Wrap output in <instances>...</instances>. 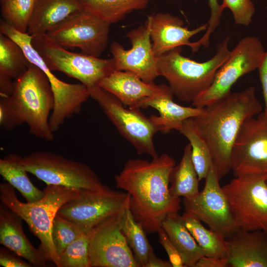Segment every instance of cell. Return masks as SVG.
Returning a JSON list of instances; mask_svg holds the SVG:
<instances>
[{
	"label": "cell",
	"mask_w": 267,
	"mask_h": 267,
	"mask_svg": "<svg viewBox=\"0 0 267 267\" xmlns=\"http://www.w3.org/2000/svg\"><path fill=\"white\" fill-rule=\"evenodd\" d=\"M176 162L167 153L150 161L130 159L115 176L116 187L130 195L129 208L146 233H157L162 221L181 209L180 197L169 189L170 175Z\"/></svg>",
	"instance_id": "obj_1"
},
{
	"label": "cell",
	"mask_w": 267,
	"mask_h": 267,
	"mask_svg": "<svg viewBox=\"0 0 267 267\" xmlns=\"http://www.w3.org/2000/svg\"><path fill=\"white\" fill-rule=\"evenodd\" d=\"M262 110L255 88L250 87L206 106L192 118L210 149L220 180L231 171L232 149L242 125Z\"/></svg>",
	"instance_id": "obj_2"
},
{
	"label": "cell",
	"mask_w": 267,
	"mask_h": 267,
	"mask_svg": "<svg viewBox=\"0 0 267 267\" xmlns=\"http://www.w3.org/2000/svg\"><path fill=\"white\" fill-rule=\"evenodd\" d=\"M54 104L52 89L45 73L31 63L15 80L12 94L0 98V125L7 130L26 124L31 134L40 139L54 138L49 120Z\"/></svg>",
	"instance_id": "obj_3"
},
{
	"label": "cell",
	"mask_w": 267,
	"mask_h": 267,
	"mask_svg": "<svg viewBox=\"0 0 267 267\" xmlns=\"http://www.w3.org/2000/svg\"><path fill=\"white\" fill-rule=\"evenodd\" d=\"M229 37L217 46L215 54L210 59L198 62L181 54V46L173 48L158 57L159 76L164 77L178 98L192 102L212 84L218 70L230 56Z\"/></svg>",
	"instance_id": "obj_4"
},
{
	"label": "cell",
	"mask_w": 267,
	"mask_h": 267,
	"mask_svg": "<svg viewBox=\"0 0 267 267\" xmlns=\"http://www.w3.org/2000/svg\"><path fill=\"white\" fill-rule=\"evenodd\" d=\"M44 196L33 202L20 201L14 187L8 182L0 184V200L28 224L40 241L39 247L48 262L57 267L59 257L55 250L51 235V227L58 210L79 194V189L62 185H46Z\"/></svg>",
	"instance_id": "obj_5"
},
{
	"label": "cell",
	"mask_w": 267,
	"mask_h": 267,
	"mask_svg": "<svg viewBox=\"0 0 267 267\" xmlns=\"http://www.w3.org/2000/svg\"><path fill=\"white\" fill-rule=\"evenodd\" d=\"M0 32L16 42L29 61L46 75L54 99L49 125L53 133L57 131L65 120L81 111L83 104L90 97L89 89L82 84L68 83L58 79L31 43L32 37L28 33L17 31L3 20L0 21Z\"/></svg>",
	"instance_id": "obj_6"
},
{
	"label": "cell",
	"mask_w": 267,
	"mask_h": 267,
	"mask_svg": "<svg viewBox=\"0 0 267 267\" xmlns=\"http://www.w3.org/2000/svg\"><path fill=\"white\" fill-rule=\"evenodd\" d=\"M267 174L235 177L222 187L237 229L267 231Z\"/></svg>",
	"instance_id": "obj_7"
},
{
	"label": "cell",
	"mask_w": 267,
	"mask_h": 267,
	"mask_svg": "<svg viewBox=\"0 0 267 267\" xmlns=\"http://www.w3.org/2000/svg\"><path fill=\"white\" fill-rule=\"evenodd\" d=\"M31 43L51 71L61 72L76 79L88 89L99 86L102 79L115 70L113 58L102 59L68 51L46 34L32 37Z\"/></svg>",
	"instance_id": "obj_8"
},
{
	"label": "cell",
	"mask_w": 267,
	"mask_h": 267,
	"mask_svg": "<svg viewBox=\"0 0 267 267\" xmlns=\"http://www.w3.org/2000/svg\"><path fill=\"white\" fill-rule=\"evenodd\" d=\"M90 97L98 104L119 134L135 149L139 155L158 156L154 136L158 129L150 117L140 108L127 109L115 95L99 86L89 89Z\"/></svg>",
	"instance_id": "obj_9"
},
{
	"label": "cell",
	"mask_w": 267,
	"mask_h": 267,
	"mask_svg": "<svg viewBox=\"0 0 267 267\" xmlns=\"http://www.w3.org/2000/svg\"><path fill=\"white\" fill-rule=\"evenodd\" d=\"M28 173L46 185H62L77 189H95L103 185L88 165L54 153L36 151L22 157Z\"/></svg>",
	"instance_id": "obj_10"
},
{
	"label": "cell",
	"mask_w": 267,
	"mask_h": 267,
	"mask_svg": "<svg viewBox=\"0 0 267 267\" xmlns=\"http://www.w3.org/2000/svg\"><path fill=\"white\" fill-rule=\"evenodd\" d=\"M266 52L258 38L242 39L217 71L211 86L192 102V105L202 108L229 94L239 78L258 69Z\"/></svg>",
	"instance_id": "obj_11"
},
{
	"label": "cell",
	"mask_w": 267,
	"mask_h": 267,
	"mask_svg": "<svg viewBox=\"0 0 267 267\" xmlns=\"http://www.w3.org/2000/svg\"><path fill=\"white\" fill-rule=\"evenodd\" d=\"M129 200L127 192L103 184L98 188L80 189L78 196L64 204L57 214L87 233L106 218L129 207Z\"/></svg>",
	"instance_id": "obj_12"
},
{
	"label": "cell",
	"mask_w": 267,
	"mask_h": 267,
	"mask_svg": "<svg viewBox=\"0 0 267 267\" xmlns=\"http://www.w3.org/2000/svg\"><path fill=\"white\" fill-rule=\"evenodd\" d=\"M110 23L84 10L56 25L45 34L65 47H77L83 53L99 57L108 41Z\"/></svg>",
	"instance_id": "obj_13"
},
{
	"label": "cell",
	"mask_w": 267,
	"mask_h": 267,
	"mask_svg": "<svg viewBox=\"0 0 267 267\" xmlns=\"http://www.w3.org/2000/svg\"><path fill=\"white\" fill-rule=\"evenodd\" d=\"M125 208L106 218L90 231V267H139L121 228Z\"/></svg>",
	"instance_id": "obj_14"
},
{
	"label": "cell",
	"mask_w": 267,
	"mask_h": 267,
	"mask_svg": "<svg viewBox=\"0 0 267 267\" xmlns=\"http://www.w3.org/2000/svg\"><path fill=\"white\" fill-rule=\"evenodd\" d=\"M234 177L267 174V115L264 112L242 125L231 152Z\"/></svg>",
	"instance_id": "obj_15"
},
{
	"label": "cell",
	"mask_w": 267,
	"mask_h": 267,
	"mask_svg": "<svg viewBox=\"0 0 267 267\" xmlns=\"http://www.w3.org/2000/svg\"><path fill=\"white\" fill-rule=\"evenodd\" d=\"M203 190L191 199L183 198L185 212L196 216L225 239L238 230L230 207L219 183L218 173L212 163Z\"/></svg>",
	"instance_id": "obj_16"
},
{
	"label": "cell",
	"mask_w": 267,
	"mask_h": 267,
	"mask_svg": "<svg viewBox=\"0 0 267 267\" xmlns=\"http://www.w3.org/2000/svg\"><path fill=\"white\" fill-rule=\"evenodd\" d=\"M132 44L125 49L119 43H112L110 51L114 60L115 70L131 72L144 82L153 84L159 76L149 30L144 24L128 32L126 35Z\"/></svg>",
	"instance_id": "obj_17"
},
{
	"label": "cell",
	"mask_w": 267,
	"mask_h": 267,
	"mask_svg": "<svg viewBox=\"0 0 267 267\" xmlns=\"http://www.w3.org/2000/svg\"><path fill=\"white\" fill-rule=\"evenodd\" d=\"M145 24L147 26L152 42L155 55L159 57L168 51L178 46L187 45L196 52L194 42L190 38L207 30L208 23L193 30L183 27V22L178 17L168 13L158 12L148 17Z\"/></svg>",
	"instance_id": "obj_18"
},
{
	"label": "cell",
	"mask_w": 267,
	"mask_h": 267,
	"mask_svg": "<svg viewBox=\"0 0 267 267\" xmlns=\"http://www.w3.org/2000/svg\"><path fill=\"white\" fill-rule=\"evenodd\" d=\"M229 267H267V231L238 229L225 239Z\"/></svg>",
	"instance_id": "obj_19"
},
{
	"label": "cell",
	"mask_w": 267,
	"mask_h": 267,
	"mask_svg": "<svg viewBox=\"0 0 267 267\" xmlns=\"http://www.w3.org/2000/svg\"><path fill=\"white\" fill-rule=\"evenodd\" d=\"M22 220L0 202V243L34 267H44L48 261L39 246L36 248L27 238L23 229Z\"/></svg>",
	"instance_id": "obj_20"
},
{
	"label": "cell",
	"mask_w": 267,
	"mask_h": 267,
	"mask_svg": "<svg viewBox=\"0 0 267 267\" xmlns=\"http://www.w3.org/2000/svg\"><path fill=\"white\" fill-rule=\"evenodd\" d=\"M99 86L115 95L125 106L134 108H140L143 99L160 92L163 85L146 83L131 72L113 70Z\"/></svg>",
	"instance_id": "obj_21"
},
{
	"label": "cell",
	"mask_w": 267,
	"mask_h": 267,
	"mask_svg": "<svg viewBox=\"0 0 267 267\" xmlns=\"http://www.w3.org/2000/svg\"><path fill=\"white\" fill-rule=\"evenodd\" d=\"M174 95L170 87L163 85L160 92L143 99L139 104L140 108L151 107L158 111L159 116L152 115L150 117L159 132L164 134L172 130L178 131L184 120L199 115L203 109L180 105L173 101Z\"/></svg>",
	"instance_id": "obj_22"
},
{
	"label": "cell",
	"mask_w": 267,
	"mask_h": 267,
	"mask_svg": "<svg viewBox=\"0 0 267 267\" xmlns=\"http://www.w3.org/2000/svg\"><path fill=\"white\" fill-rule=\"evenodd\" d=\"M84 10L81 0H36L27 33L32 37L45 34Z\"/></svg>",
	"instance_id": "obj_23"
},
{
	"label": "cell",
	"mask_w": 267,
	"mask_h": 267,
	"mask_svg": "<svg viewBox=\"0 0 267 267\" xmlns=\"http://www.w3.org/2000/svg\"><path fill=\"white\" fill-rule=\"evenodd\" d=\"M161 226L180 254L184 267H194L204 253L186 227L182 216L178 213L168 215Z\"/></svg>",
	"instance_id": "obj_24"
},
{
	"label": "cell",
	"mask_w": 267,
	"mask_h": 267,
	"mask_svg": "<svg viewBox=\"0 0 267 267\" xmlns=\"http://www.w3.org/2000/svg\"><path fill=\"white\" fill-rule=\"evenodd\" d=\"M22 159V157L15 153H10L0 159V175L20 192L27 202H35L44 196V191L31 182Z\"/></svg>",
	"instance_id": "obj_25"
},
{
	"label": "cell",
	"mask_w": 267,
	"mask_h": 267,
	"mask_svg": "<svg viewBox=\"0 0 267 267\" xmlns=\"http://www.w3.org/2000/svg\"><path fill=\"white\" fill-rule=\"evenodd\" d=\"M169 180L170 191L176 197L191 199L199 193V180L192 162L189 143L184 148L180 161L173 168Z\"/></svg>",
	"instance_id": "obj_26"
},
{
	"label": "cell",
	"mask_w": 267,
	"mask_h": 267,
	"mask_svg": "<svg viewBox=\"0 0 267 267\" xmlns=\"http://www.w3.org/2000/svg\"><path fill=\"white\" fill-rule=\"evenodd\" d=\"M83 8L108 23L124 19L134 10L144 9L150 0H81Z\"/></svg>",
	"instance_id": "obj_27"
},
{
	"label": "cell",
	"mask_w": 267,
	"mask_h": 267,
	"mask_svg": "<svg viewBox=\"0 0 267 267\" xmlns=\"http://www.w3.org/2000/svg\"><path fill=\"white\" fill-rule=\"evenodd\" d=\"M182 218L186 227L202 249L205 256L227 258V248L222 235L205 227L201 221L190 213L185 212Z\"/></svg>",
	"instance_id": "obj_28"
},
{
	"label": "cell",
	"mask_w": 267,
	"mask_h": 267,
	"mask_svg": "<svg viewBox=\"0 0 267 267\" xmlns=\"http://www.w3.org/2000/svg\"><path fill=\"white\" fill-rule=\"evenodd\" d=\"M120 226L139 267H145L148 258L153 249L148 241L142 226L134 218L129 207L122 213Z\"/></svg>",
	"instance_id": "obj_29"
},
{
	"label": "cell",
	"mask_w": 267,
	"mask_h": 267,
	"mask_svg": "<svg viewBox=\"0 0 267 267\" xmlns=\"http://www.w3.org/2000/svg\"><path fill=\"white\" fill-rule=\"evenodd\" d=\"M31 64L21 46L0 33V75L16 80L26 72Z\"/></svg>",
	"instance_id": "obj_30"
},
{
	"label": "cell",
	"mask_w": 267,
	"mask_h": 267,
	"mask_svg": "<svg viewBox=\"0 0 267 267\" xmlns=\"http://www.w3.org/2000/svg\"><path fill=\"white\" fill-rule=\"evenodd\" d=\"M191 146V157L199 180L205 179L213 163L210 149L200 134L192 118L184 120L178 131Z\"/></svg>",
	"instance_id": "obj_31"
},
{
	"label": "cell",
	"mask_w": 267,
	"mask_h": 267,
	"mask_svg": "<svg viewBox=\"0 0 267 267\" xmlns=\"http://www.w3.org/2000/svg\"><path fill=\"white\" fill-rule=\"evenodd\" d=\"M3 20L17 31L26 33L32 15L35 0H0Z\"/></svg>",
	"instance_id": "obj_32"
},
{
	"label": "cell",
	"mask_w": 267,
	"mask_h": 267,
	"mask_svg": "<svg viewBox=\"0 0 267 267\" xmlns=\"http://www.w3.org/2000/svg\"><path fill=\"white\" fill-rule=\"evenodd\" d=\"M90 232L82 233L59 256L58 267H90L89 245Z\"/></svg>",
	"instance_id": "obj_33"
},
{
	"label": "cell",
	"mask_w": 267,
	"mask_h": 267,
	"mask_svg": "<svg viewBox=\"0 0 267 267\" xmlns=\"http://www.w3.org/2000/svg\"><path fill=\"white\" fill-rule=\"evenodd\" d=\"M82 233L83 232L77 224L57 214L52 222L51 235L58 257L71 242Z\"/></svg>",
	"instance_id": "obj_34"
},
{
	"label": "cell",
	"mask_w": 267,
	"mask_h": 267,
	"mask_svg": "<svg viewBox=\"0 0 267 267\" xmlns=\"http://www.w3.org/2000/svg\"><path fill=\"white\" fill-rule=\"evenodd\" d=\"M221 5L231 10L235 23L248 26L251 23L255 9L251 0H223Z\"/></svg>",
	"instance_id": "obj_35"
},
{
	"label": "cell",
	"mask_w": 267,
	"mask_h": 267,
	"mask_svg": "<svg viewBox=\"0 0 267 267\" xmlns=\"http://www.w3.org/2000/svg\"><path fill=\"white\" fill-rule=\"evenodd\" d=\"M208 4L211 10V15L208 22V27L205 34L197 41L198 44L204 48L209 45V40L211 34L219 26L223 8L220 4L218 0H208Z\"/></svg>",
	"instance_id": "obj_36"
},
{
	"label": "cell",
	"mask_w": 267,
	"mask_h": 267,
	"mask_svg": "<svg viewBox=\"0 0 267 267\" xmlns=\"http://www.w3.org/2000/svg\"><path fill=\"white\" fill-rule=\"evenodd\" d=\"M157 233L159 235V242L166 251L172 267H184V263L180 254L161 226L159 228Z\"/></svg>",
	"instance_id": "obj_37"
},
{
	"label": "cell",
	"mask_w": 267,
	"mask_h": 267,
	"mask_svg": "<svg viewBox=\"0 0 267 267\" xmlns=\"http://www.w3.org/2000/svg\"><path fill=\"white\" fill-rule=\"evenodd\" d=\"M7 249L0 248V265L4 267H31L33 266L25 262L15 253H11Z\"/></svg>",
	"instance_id": "obj_38"
},
{
	"label": "cell",
	"mask_w": 267,
	"mask_h": 267,
	"mask_svg": "<svg viewBox=\"0 0 267 267\" xmlns=\"http://www.w3.org/2000/svg\"><path fill=\"white\" fill-rule=\"evenodd\" d=\"M227 259L214 257L203 256L195 264L194 267H226Z\"/></svg>",
	"instance_id": "obj_39"
},
{
	"label": "cell",
	"mask_w": 267,
	"mask_h": 267,
	"mask_svg": "<svg viewBox=\"0 0 267 267\" xmlns=\"http://www.w3.org/2000/svg\"><path fill=\"white\" fill-rule=\"evenodd\" d=\"M258 70L265 100V108L264 112L267 115V51L265 53L263 60L258 68Z\"/></svg>",
	"instance_id": "obj_40"
},
{
	"label": "cell",
	"mask_w": 267,
	"mask_h": 267,
	"mask_svg": "<svg viewBox=\"0 0 267 267\" xmlns=\"http://www.w3.org/2000/svg\"><path fill=\"white\" fill-rule=\"evenodd\" d=\"M145 267H173L170 261H165L157 257L154 252L149 255Z\"/></svg>",
	"instance_id": "obj_41"
},
{
	"label": "cell",
	"mask_w": 267,
	"mask_h": 267,
	"mask_svg": "<svg viewBox=\"0 0 267 267\" xmlns=\"http://www.w3.org/2000/svg\"><path fill=\"white\" fill-rule=\"evenodd\" d=\"M266 182H267V180H266Z\"/></svg>",
	"instance_id": "obj_42"
},
{
	"label": "cell",
	"mask_w": 267,
	"mask_h": 267,
	"mask_svg": "<svg viewBox=\"0 0 267 267\" xmlns=\"http://www.w3.org/2000/svg\"><path fill=\"white\" fill-rule=\"evenodd\" d=\"M35 0L36 1V0Z\"/></svg>",
	"instance_id": "obj_43"
}]
</instances>
